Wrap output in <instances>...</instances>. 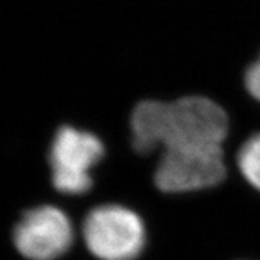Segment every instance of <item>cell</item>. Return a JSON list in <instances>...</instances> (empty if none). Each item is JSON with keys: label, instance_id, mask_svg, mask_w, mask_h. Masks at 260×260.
Returning <instances> with one entry per match:
<instances>
[{"label": "cell", "instance_id": "1", "mask_svg": "<svg viewBox=\"0 0 260 260\" xmlns=\"http://www.w3.org/2000/svg\"><path fill=\"white\" fill-rule=\"evenodd\" d=\"M130 129L135 149L149 153L158 148L223 145L229 120L213 100L188 95L171 103H139L132 113Z\"/></svg>", "mask_w": 260, "mask_h": 260}, {"label": "cell", "instance_id": "2", "mask_svg": "<svg viewBox=\"0 0 260 260\" xmlns=\"http://www.w3.org/2000/svg\"><path fill=\"white\" fill-rule=\"evenodd\" d=\"M87 249L100 260H133L146 242L143 221L121 205L95 207L83 224Z\"/></svg>", "mask_w": 260, "mask_h": 260}, {"label": "cell", "instance_id": "7", "mask_svg": "<svg viewBox=\"0 0 260 260\" xmlns=\"http://www.w3.org/2000/svg\"><path fill=\"white\" fill-rule=\"evenodd\" d=\"M244 83H246L247 91H249L257 102H260V58L254 62V64L249 67V70H247V73H246Z\"/></svg>", "mask_w": 260, "mask_h": 260}, {"label": "cell", "instance_id": "5", "mask_svg": "<svg viewBox=\"0 0 260 260\" xmlns=\"http://www.w3.org/2000/svg\"><path fill=\"white\" fill-rule=\"evenodd\" d=\"M74 242V230L64 211L42 205L22 215L13 230V243L29 260H55Z\"/></svg>", "mask_w": 260, "mask_h": 260}, {"label": "cell", "instance_id": "3", "mask_svg": "<svg viewBox=\"0 0 260 260\" xmlns=\"http://www.w3.org/2000/svg\"><path fill=\"white\" fill-rule=\"evenodd\" d=\"M225 177L221 145L165 149L155 171L160 191L191 192L220 184Z\"/></svg>", "mask_w": 260, "mask_h": 260}, {"label": "cell", "instance_id": "6", "mask_svg": "<svg viewBox=\"0 0 260 260\" xmlns=\"http://www.w3.org/2000/svg\"><path fill=\"white\" fill-rule=\"evenodd\" d=\"M237 164L247 182L260 191V133L243 143L237 155Z\"/></svg>", "mask_w": 260, "mask_h": 260}, {"label": "cell", "instance_id": "4", "mask_svg": "<svg viewBox=\"0 0 260 260\" xmlns=\"http://www.w3.org/2000/svg\"><path fill=\"white\" fill-rule=\"evenodd\" d=\"M104 156V146L95 135L71 126L59 127L49 152L52 184L68 195L85 194L93 179L90 171Z\"/></svg>", "mask_w": 260, "mask_h": 260}]
</instances>
